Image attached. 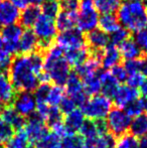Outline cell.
I'll use <instances>...</instances> for the list:
<instances>
[{"mask_svg":"<svg viewBox=\"0 0 147 148\" xmlns=\"http://www.w3.org/2000/svg\"><path fill=\"white\" fill-rule=\"evenodd\" d=\"M43 57L40 51L29 55H18L12 59L8 77L15 91L32 92L41 83Z\"/></svg>","mask_w":147,"mask_h":148,"instance_id":"6da1fadb","label":"cell"},{"mask_svg":"<svg viewBox=\"0 0 147 148\" xmlns=\"http://www.w3.org/2000/svg\"><path fill=\"white\" fill-rule=\"evenodd\" d=\"M41 83H53L64 87L71 74V66L65 58L64 51L57 45H51L44 51Z\"/></svg>","mask_w":147,"mask_h":148,"instance_id":"7a4b0ae2","label":"cell"},{"mask_svg":"<svg viewBox=\"0 0 147 148\" xmlns=\"http://www.w3.org/2000/svg\"><path fill=\"white\" fill-rule=\"evenodd\" d=\"M117 11L120 25L129 32H137L147 27V7L144 2L127 0L120 4Z\"/></svg>","mask_w":147,"mask_h":148,"instance_id":"3957f363","label":"cell"},{"mask_svg":"<svg viewBox=\"0 0 147 148\" xmlns=\"http://www.w3.org/2000/svg\"><path fill=\"white\" fill-rule=\"evenodd\" d=\"M34 32L38 39V51L44 53L51 45H53V41L57 37V28L55 19L40 14L34 25Z\"/></svg>","mask_w":147,"mask_h":148,"instance_id":"277c9868","label":"cell"},{"mask_svg":"<svg viewBox=\"0 0 147 148\" xmlns=\"http://www.w3.org/2000/svg\"><path fill=\"white\" fill-rule=\"evenodd\" d=\"M112 101L104 95H95L90 97L86 103L82 106V112L90 120H101L105 119L111 111Z\"/></svg>","mask_w":147,"mask_h":148,"instance_id":"5b68a950","label":"cell"},{"mask_svg":"<svg viewBox=\"0 0 147 148\" xmlns=\"http://www.w3.org/2000/svg\"><path fill=\"white\" fill-rule=\"evenodd\" d=\"M99 22V13L93 3V0H82L78 10L77 27L80 31L90 32L96 29Z\"/></svg>","mask_w":147,"mask_h":148,"instance_id":"8992f818","label":"cell"},{"mask_svg":"<svg viewBox=\"0 0 147 148\" xmlns=\"http://www.w3.org/2000/svg\"><path fill=\"white\" fill-rule=\"evenodd\" d=\"M106 118L108 132L114 137L119 138L128 133L132 118L129 117L123 109L117 107L112 108Z\"/></svg>","mask_w":147,"mask_h":148,"instance_id":"52a82bcc","label":"cell"},{"mask_svg":"<svg viewBox=\"0 0 147 148\" xmlns=\"http://www.w3.org/2000/svg\"><path fill=\"white\" fill-rule=\"evenodd\" d=\"M27 140L30 144L36 143L39 139H41L47 132H49V128H47L46 124L41 119L38 115L34 112L32 115L26 118V122L24 125L23 129Z\"/></svg>","mask_w":147,"mask_h":148,"instance_id":"ba28073f","label":"cell"},{"mask_svg":"<svg viewBox=\"0 0 147 148\" xmlns=\"http://www.w3.org/2000/svg\"><path fill=\"white\" fill-rule=\"evenodd\" d=\"M57 45L64 51H68L86 47V41L82 31L78 28H72L62 31L61 34L57 36Z\"/></svg>","mask_w":147,"mask_h":148,"instance_id":"9c48e42d","label":"cell"},{"mask_svg":"<svg viewBox=\"0 0 147 148\" xmlns=\"http://www.w3.org/2000/svg\"><path fill=\"white\" fill-rule=\"evenodd\" d=\"M86 45L88 47L89 51L92 56L98 57L100 59V56L102 51L108 47L110 39L107 33L101 29H93L88 32L87 36L85 37Z\"/></svg>","mask_w":147,"mask_h":148,"instance_id":"30bf717a","label":"cell"},{"mask_svg":"<svg viewBox=\"0 0 147 148\" xmlns=\"http://www.w3.org/2000/svg\"><path fill=\"white\" fill-rule=\"evenodd\" d=\"M11 105L18 114L27 118L36 112V101L31 92H19L15 95Z\"/></svg>","mask_w":147,"mask_h":148,"instance_id":"8fae6325","label":"cell"},{"mask_svg":"<svg viewBox=\"0 0 147 148\" xmlns=\"http://www.w3.org/2000/svg\"><path fill=\"white\" fill-rule=\"evenodd\" d=\"M65 86L68 96L76 103L77 106L82 107L88 100V96L86 95L84 91L82 79L75 72H72L70 74L69 78H68Z\"/></svg>","mask_w":147,"mask_h":148,"instance_id":"7c38bea8","label":"cell"},{"mask_svg":"<svg viewBox=\"0 0 147 148\" xmlns=\"http://www.w3.org/2000/svg\"><path fill=\"white\" fill-rule=\"evenodd\" d=\"M139 91L138 89H134L127 85L119 86V88L116 91L114 97L112 98L114 102V105L120 109H124L126 106H128L130 103L135 101L139 98Z\"/></svg>","mask_w":147,"mask_h":148,"instance_id":"4fadbf2b","label":"cell"},{"mask_svg":"<svg viewBox=\"0 0 147 148\" xmlns=\"http://www.w3.org/2000/svg\"><path fill=\"white\" fill-rule=\"evenodd\" d=\"M20 12L17 7L7 0L0 1V27L14 24L19 20Z\"/></svg>","mask_w":147,"mask_h":148,"instance_id":"5bb4252c","label":"cell"},{"mask_svg":"<svg viewBox=\"0 0 147 148\" xmlns=\"http://www.w3.org/2000/svg\"><path fill=\"white\" fill-rule=\"evenodd\" d=\"M22 33H23V29H22V26L20 24L14 23L1 28L0 34L15 55L17 53L18 42H19V39L21 37Z\"/></svg>","mask_w":147,"mask_h":148,"instance_id":"9a60e30c","label":"cell"},{"mask_svg":"<svg viewBox=\"0 0 147 148\" xmlns=\"http://www.w3.org/2000/svg\"><path fill=\"white\" fill-rule=\"evenodd\" d=\"M38 39L34 34V30H23V33L20 37L19 42H18L17 53H19L20 55H29V53L38 51Z\"/></svg>","mask_w":147,"mask_h":148,"instance_id":"2e32d148","label":"cell"},{"mask_svg":"<svg viewBox=\"0 0 147 148\" xmlns=\"http://www.w3.org/2000/svg\"><path fill=\"white\" fill-rule=\"evenodd\" d=\"M85 120V115L80 109H75L71 113L66 115L64 118V126L67 135H73L80 132Z\"/></svg>","mask_w":147,"mask_h":148,"instance_id":"e0dca14e","label":"cell"},{"mask_svg":"<svg viewBox=\"0 0 147 148\" xmlns=\"http://www.w3.org/2000/svg\"><path fill=\"white\" fill-rule=\"evenodd\" d=\"M16 95V91L12 86L8 74L0 72V102L5 106H10Z\"/></svg>","mask_w":147,"mask_h":148,"instance_id":"ac0fdd59","label":"cell"},{"mask_svg":"<svg viewBox=\"0 0 147 148\" xmlns=\"http://www.w3.org/2000/svg\"><path fill=\"white\" fill-rule=\"evenodd\" d=\"M116 137L109 132L84 139V148H115Z\"/></svg>","mask_w":147,"mask_h":148,"instance_id":"d6986e66","label":"cell"},{"mask_svg":"<svg viewBox=\"0 0 147 148\" xmlns=\"http://www.w3.org/2000/svg\"><path fill=\"white\" fill-rule=\"evenodd\" d=\"M98 76L101 82V91H102L103 95L108 97L109 99H112L115 95L116 91L119 88V83L114 78L109 70L103 71Z\"/></svg>","mask_w":147,"mask_h":148,"instance_id":"ffe728a7","label":"cell"},{"mask_svg":"<svg viewBox=\"0 0 147 148\" xmlns=\"http://www.w3.org/2000/svg\"><path fill=\"white\" fill-rule=\"evenodd\" d=\"M121 58L119 49L115 45H108V47L102 51L100 56L101 66L106 70H111L112 68L119 64Z\"/></svg>","mask_w":147,"mask_h":148,"instance_id":"44dd1931","label":"cell"},{"mask_svg":"<svg viewBox=\"0 0 147 148\" xmlns=\"http://www.w3.org/2000/svg\"><path fill=\"white\" fill-rule=\"evenodd\" d=\"M100 66H101L100 59L98 57L90 55V57L85 60L83 64H81L80 66L75 68V70H76L75 73L81 79H84L86 77L96 75L98 73V71L100 70Z\"/></svg>","mask_w":147,"mask_h":148,"instance_id":"7402d4cb","label":"cell"},{"mask_svg":"<svg viewBox=\"0 0 147 148\" xmlns=\"http://www.w3.org/2000/svg\"><path fill=\"white\" fill-rule=\"evenodd\" d=\"M1 116L4 122L9 126H11L15 132L22 130L24 125H25L26 118L18 114L11 106H7V107L4 108V110L1 112Z\"/></svg>","mask_w":147,"mask_h":148,"instance_id":"603a6c76","label":"cell"},{"mask_svg":"<svg viewBox=\"0 0 147 148\" xmlns=\"http://www.w3.org/2000/svg\"><path fill=\"white\" fill-rule=\"evenodd\" d=\"M77 18H78V11L62 10L55 20L57 28L61 31L75 28L77 26Z\"/></svg>","mask_w":147,"mask_h":148,"instance_id":"cb8c5ba5","label":"cell"},{"mask_svg":"<svg viewBox=\"0 0 147 148\" xmlns=\"http://www.w3.org/2000/svg\"><path fill=\"white\" fill-rule=\"evenodd\" d=\"M41 14V10L39 6L36 5H29L26 6L19 16V23L21 26L29 29L30 27L34 25L36 20Z\"/></svg>","mask_w":147,"mask_h":148,"instance_id":"d4e9b609","label":"cell"},{"mask_svg":"<svg viewBox=\"0 0 147 148\" xmlns=\"http://www.w3.org/2000/svg\"><path fill=\"white\" fill-rule=\"evenodd\" d=\"M118 49H119V51L121 53V57L126 60H137L143 56L141 49L138 47L135 40L132 38H128L127 40L122 42Z\"/></svg>","mask_w":147,"mask_h":148,"instance_id":"484cf974","label":"cell"},{"mask_svg":"<svg viewBox=\"0 0 147 148\" xmlns=\"http://www.w3.org/2000/svg\"><path fill=\"white\" fill-rule=\"evenodd\" d=\"M90 51H89L88 47H83L81 49H73V51H65V58L68 60V62L70 64V66H78L81 64L85 62L89 57H90Z\"/></svg>","mask_w":147,"mask_h":148,"instance_id":"4316f807","label":"cell"},{"mask_svg":"<svg viewBox=\"0 0 147 148\" xmlns=\"http://www.w3.org/2000/svg\"><path fill=\"white\" fill-rule=\"evenodd\" d=\"M130 134L136 138L144 136L147 134V113H143L136 116L131 120L130 124Z\"/></svg>","mask_w":147,"mask_h":148,"instance_id":"83f0119b","label":"cell"},{"mask_svg":"<svg viewBox=\"0 0 147 148\" xmlns=\"http://www.w3.org/2000/svg\"><path fill=\"white\" fill-rule=\"evenodd\" d=\"M98 25L100 27V29L104 31L105 33H113L114 31L119 29L121 27L118 18L114 15L113 13H108V14H103L101 17H99V22Z\"/></svg>","mask_w":147,"mask_h":148,"instance_id":"f1b7e54d","label":"cell"},{"mask_svg":"<svg viewBox=\"0 0 147 148\" xmlns=\"http://www.w3.org/2000/svg\"><path fill=\"white\" fill-rule=\"evenodd\" d=\"M13 53L9 45L6 43V41L3 39V37L0 34V72H6L8 71L11 64V60L13 59Z\"/></svg>","mask_w":147,"mask_h":148,"instance_id":"f546056e","label":"cell"},{"mask_svg":"<svg viewBox=\"0 0 147 148\" xmlns=\"http://www.w3.org/2000/svg\"><path fill=\"white\" fill-rule=\"evenodd\" d=\"M62 139L55 132L49 131L37 141L34 148H62Z\"/></svg>","mask_w":147,"mask_h":148,"instance_id":"4dcf8cb0","label":"cell"},{"mask_svg":"<svg viewBox=\"0 0 147 148\" xmlns=\"http://www.w3.org/2000/svg\"><path fill=\"white\" fill-rule=\"evenodd\" d=\"M82 82L84 91L87 96L92 97V96L98 95L101 92V82L97 74L82 79Z\"/></svg>","mask_w":147,"mask_h":148,"instance_id":"1f68e13d","label":"cell"},{"mask_svg":"<svg viewBox=\"0 0 147 148\" xmlns=\"http://www.w3.org/2000/svg\"><path fill=\"white\" fill-rule=\"evenodd\" d=\"M123 110L131 118L139 116L141 114L145 113V111H147V100H145L144 98L139 97L135 101L130 103L128 106H126Z\"/></svg>","mask_w":147,"mask_h":148,"instance_id":"d6a6232c","label":"cell"},{"mask_svg":"<svg viewBox=\"0 0 147 148\" xmlns=\"http://www.w3.org/2000/svg\"><path fill=\"white\" fill-rule=\"evenodd\" d=\"M93 3L98 12L102 14L114 13L118 10L121 0H93Z\"/></svg>","mask_w":147,"mask_h":148,"instance_id":"836d02e7","label":"cell"},{"mask_svg":"<svg viewBox=\"0 0 147 148\" xmlns=\"http://www.w3.org/2000/svg\"><path fill=\"white\" fill-rule=\"evenodd\" d=\"M30 143L28 142L27 137L23 130L16 131L10 140L4 145V148H26Z\"/></svg>","mask_w":147,"mask_h":148,"instance_id":"e575fe53","label":"cell"},{"mask_svg":"<svg viewBox=\"0 0 147 148\" xmlns=\"http://www.w3.org/2000/svg\"><path fill=\"white\" fill-rule=\"evenodd\" d=\"M66 91L64 87L61 86H51L49 92V96H47V104L49 106H53V107H59V103L65 97Z\"/></svg>","mask_w":147,"mask_h":148,"instance_id":"d590c367","label":"cell"},{"mask_svg":"<svg viewBox=\"0 0 147 148\" xmlns=\"http://www.w3.org/2000/svg\"><path fill=\"white\" fill-rule=\"evenodd\" d=\"M40 10H41V14L55 19L57 14L61 11L59 1V0H45V1L41 4Z\"/></svg>","mask_w":147,"mask_h":148,"instance_id":"8d00e7d4","label":"cell"},{"mask_svg":"<svg viewBox=\"0 0 147 148\" xmlns=\"http://www.w3.org/2000/svg\"><path fill=\"white\" fill-rule=\"evenodd\" d=\"M79 133H80V135L84 139L92 138V137H95L97 135L101 134L100 131H99L97 122L95 120H90V119L85 120L84 124H83L82 128H81Z\"/></svg>","mask_w":147,"mask_h":148,"instance_id":"74e56055","label":"cell"},{"mask_svg":"<svg viewBox=\"0 0 147 148\" xmlns=\"http://www.w3.org/2000/svg\"><path fill=\"white\" fill-rule=\"evenodd\" d=\"M62 148H84V138L81 135H67L62 139Z\"/></svg>","mask_w":147,"mask_h":148,"instance_id":"f35d334b","label":"cell"},{"mask_svg":"<svg viewBox=\"0 0 147 148\" xmlns=\"http://www.w3.org/2000/svg\"><path fill=\"white\" fill-rule=\"evenodd\" d=\"M115 148H139L138 140L131 134H125L116 140Z\"/></svg>","mask_w":147,"mask_h":148,"instance_id":"ab89813d","label":"cell"},{"mask_svg":"<svg viewBox=\"0 0 147 148\" xmlns=\"http://www.w3.org/2000/svg\"><path fill=\"white\" fill-rule=\"evenodd\" d=\"M128 38H130V32L124 27H120L119 29L114 31L113 33H111V36L109 37L111 45H115V47H119L122 42L127 40Z\"/></svg>","mask_w":147,"mask_h":148,"instance_id":"60d3db41","label":"cell"},{"mask_svg":"<svg viewBox=\"0 0 147 148\" xmlns=\"http://www.w3.org/2000/svg\"><path fill=\"white\" fill-rule=\"evenodd\" d=\"M49 83H40L39 86L34 90V98L37 103H46L47 104V96L51 89Z\"/></svg>","mask_w":147,"mask_h":148,"instance_id":"b9f144b4","label":"cell"},{"mask_svg":"<svg viewBox=\"0 0 147 148\" xmlns=\"http://www.w3.org/2000/svg\"><path fill=\"white\" fill-rule=\"evenodd\" d=\"M14 133H15V131L12 129V127L3 122V124L0 126V145L4 146L10 140V138L13 136Z\"/></svg>","mask_w":147,"mask_h":148,"instance_id":"7bdbcfd3","label":"cell"},{"mask_svg":"<svg viewBox=\"0 0 147 148\" xmlns=\"http://www.w3.org/2000/svg\"><path fill=\"white\" fill-rule=\"evenodd\" d=\"M144 80H145V77L142 76L140 73H134V74L128 75L126 82H127V86L134 89H138L140 88V86L144 82Z\"/></svg>","mask_w":147,"mask_h":148,"instance_id":"ee69618b","label":"cell"},{"mask_svg":"<svg viewBox=\"0 0 147 148\" xmlns=\"http://www.w3.org/2000/svg\"><path fill=\"white\" fill-rule=\"evenodd\" d=\"M59 108L64 115H68L72 111H74L75 109H77V105L69 96H65L62 102L59 103Z\"/></svg>","mask_w":147,"mask_h":148,"instance_id":"f6af8a7d","label":"cell"},{"mask_svg":"<svg viewBox=\"0 0 147 148\" xmlns=\"http://www.w3.org/2000/svg\"><path fill=\"white\" fill-rule=\"evenodd\" d=\"M110 72H111V74L113 75L114 78L117 80L118 83L126 82V79H127V77H128V74H127V72H126L124 66L117 64V66H115L114 68L111 69Z\"/></svg>","mask_w":147,"mask_h":148,"instance_id":"bcb514c9","label":"cell"},{"mask_svg":"<svg viewBox=\"0 0 147 148\" xmlns=\"http://www.w3.org/2000/svg\"><path fill=\"white\" fill-rule=\"evenodd\" d=\"M134 40L138 45V47L141 49V51H147V27L135 32Z\"/></svg>","mask_w":147,"mask_h":148,"instance_id":"7dc6e473","label":"cell"},{"mask_svg":"<svg viewBox=\"0 0 147 148\" xmlns=\"http://www.w3.org/2000/svg\"><path fill=\"white\" fill-rule=\"evenodd\" d=\"M61 8L67 11H78L80 7V0H61Z\"/></svg>","mask_w":147,"mask_h":148,"instance_id":"c3c4849f","label":"cell"},{"mask_svg":"<svg viewBox=\"0 0 147 148\" xmlns=\"http://www.w3.org/2000/svg\"><path fill=\"white\" fill-rule=\"evenodd\" d=\"M138 73L144 77H147V56H142L137 60Z\"/></svg>","mask_w":147,"mask_h":148,"instance_id":"681fc988","label":"cell"},{"mask_svg":"<svg viewBox=\"0 0 147 148\" xmlns=\"http://www.w3.org/2000/svg\"><path fill=\"white\" fill-rule=\"evenodd\" d=\"M18 9H24L28 5V0H7Z\"/></svg>","mask_w":147,"mask_h":148,"instance_id":"f907efd6","label":"cell"},{"mask_svg":"<svg viewBox=\"0 0 147 148\" xmlns=\"http://www.w3.org/2000/svg\"><path fill=\"white\" fill-rule=\"evenodd\" d=\"M140 94L142 95V98L147 100V80H144L142 85L140 86Z\"/></svg>","mask_w":147,"mask_h":148,"instance_id":"816d5d0a","label":"cell"},{"mask_svg":"<svg viewBox=\"0 0 147 148\" xmlns=\"http://www.w3.org/2000/svg\"><path fill=\"white\" fill-rule=\"evenodd\" d=\"M138 147L147 148V134L139 138V140H138Z\"/></svg>","mask_w":147,"mask_h":148,"instance_id":"f5cc1de1","label":"cell"},{"mask_svg":"<svg viewBox=\"0 0 147 148\" xmlns=\"http://www.w3.org/2000/svg\"><path fill=\"white\" fill-rule=\"evenodd\" d=\"M45 0H28V3H31V5H36L39 6L44 2Z\"/></svg>","mask_w":147,"mask_h":148,"instance_id":"db71d44e","label":"cell"},{"mask_svg":"<svg viewBox=\"0 0 147 148\" xmlns=\"http://www.w3.org/2000/svg\"><path fill=\"white\" fill-rule=\"evenodd\" d=\"M5 107H6V106L4 105V104L2 103V102H0V113H1V112L3 111V110H4V108H5Z\"/></svg>","mask_w":147,"mask_h":148,"instance_id":"11a10c76","label":"cell"},{"mask_svg":"<svg viewBox=\"0 0 147 148\" xmlns=\"http://www.w3.org/2000/svg\"><path fill=\"white\" fill-rule=\"evenodd\" d=\"M3 119H2V116H1V113H0V126H1L2 124H3Z\"/></svg>","mask_w":147,"mask_h":148,"instance_id":"9f6ffc18","label":"cell"},{"mask_svg":"<svg viewBox=\"0 0 147 148\" xmlns=\"http://www.w3.org/2000/svg\"><path fill=\"white\" fill-rule=\"evenodd\" d=\"M26 148H34V146H32V145L31 144H29V145H28V146L27 147H26Z\"/></svg>","mask_w":147,"mask_h":148,"instance_id":"6f0895ef","label":"cell"},{"mask_svg":"<svg viewBox=\"0 0 147 148\" xmlns=\"http://www.w3.org/2000/svg\"><path fill=\"white\" fill-rule=\"evenodd\" d=\"M0 148H4L3 146H2V145H0Z\"/></svg>","mask_w":147,"mask_h":148,"instance_id":"680465c9","label":"cell"},{"mask_svg":"<svg viewBox=\"0 0 147 148\" xmlns=\"http://www.w3.org/2000/svg\"><path fill=\"white\" fill-rule=\"evenodd\" d=\"M135 1H142V0H135Z\"/></svg>","mask_w":147,"mask_h":148,"instance_id":"91938a15","label":"cell"},{"mask_svg":"<svg viewBox=\"0 0 147 148\" xmlns=\"http://www.w3.org/2000/svg\"><path fill=\"white\" fill-rule=\"evenodd\" d=\"M0 1H1V0H0Z\"/></svg>","mask_w":147,"mask_h":148,"instance_id":"94428289","label":"cell"}]
</instances>
